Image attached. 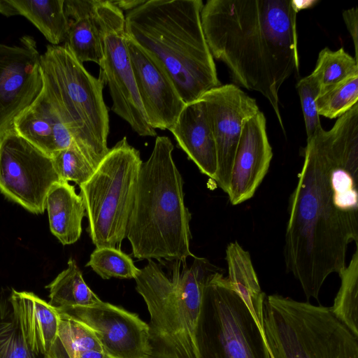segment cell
Here are the masks:
<instances>
[{
    "mask_svg": "<svg viewBox=\"0 0 358 358\" xmlns=\"http://www.w3.org/2000/svg\"><path fill=\"white\" fill-rule=\"evenodd\" d=\"M304 160L288 206L284 259L308 300H318L332 273L358 245V103L329 130L307 139Z\"/></svg>",
    "mask_w": 358,
    "mask_h": 358,
    "instance_id": "cell-1",
    "label": "cell"
},
{
    "mask_svg": "<svg viewBox=\"0 0 358 358\" xmlns=\"http://www.w3.org/2000/svg\"><path fill=\"white\" fill-rule=\"evenodd\" d=\"M297 13L291 0H208L201 11L213 57L234 83L265 96L284 132L279 91L299 71Z\"/></svg>",
    "mask_w": 358,
    "mask_h": 358,
    "instance_id": "cell-2",
    "label": "cell"
},
{
    "mask_svg": "<svg viewBox=\"0 0 358 358\" xmlns=\"http://www.w3.org/2000/svg\"><path fill=\"white\" fill-rule=\"evenodd\" d=\"M201 0H145L124 15L127 36L155 57L185 103L221 85L203 31Z\"/></svg>",
    "mask_w": 358,
    "mask_h": 358,
    "instance_id": "cell-3",
    "label": "cell"
},
{
    "mask_svg": "<svg viewBox=\"0 0 358 358\" xmlns=\"http://www.w3.org/2000/svg\"><path fill=\"white\" fill-rule=\"evenodd\" d=\"M167 136H157L142 163L126 238L139 259L173 261L193 257L192 215L184 201L183 180Z\"/></svg>",
    "mask_w": 358,
    "mask_h": 358,
    "instance_id": "cell-4",
    "label": "cell"
},
{
    "mask_svg": "<svg viewBox=\"0 0 358 358\" xmlns=\"http://www.w3.org/2000/svg\"><path fill=\"white\" fill-rule=\"evenodd\" d=\"M192 259H149L134 278L150 314V358H198L196 329L203 289L222 270L204 257Z\"/></svg>",
    "mask_w": 358,
    "mask_h": 358,
    "instance_id": "cell-5",
    "label": "cell"
},
{
    "mask_svg": "<svg viewBox=\"0 0 358 358\" xmlns=\"http://www.w3.org/2000/svg\"><path fill=\"white\" fill-rule=\"evenodd\" d=\"M43 90L96 169L108 153V110L104 83L92 76L65 45H48L41 55Z\"/></svg>",
    "mask_w": 358,
    "mask_h": 358,
    "instance_id": "cell-6",
    "label": "cell"
},
{
    "mask_svg": "<svg viewBox=\"0 0 358 358\" xmlns=\"http://www.w3.org/2000/svg\"><path fill=\"white\" fill-rule=\"evenodd\" d=\"M262 323L271 358H358V337L329 307L266 295Z\"/></svg>",
    "mask_w": 358,
    "mask_h": 358,
    "instance_id": "cell-7",
    "label": "cell"
},
{
    "mask_svg": "<svg viewBox=\"0 0 358 358\" xmlns=\"http://www.w3.org/2000/svg\"><path fill=\"white\" fill-rule=\"evenodd\" d=\"M140 152L126 136L99 162L91 177L80 187L87 232L96 248L120 249L127 236L138 174Z\"/></svg>",
    "mask_w": 358,
    "mask_h": 358,
    "instance_id": "cell-8",
    "label": "cell"
},
{
    "mask_svg": "<svg viewBox=\"0 0 358 358\" xmlns=\"http://www.w3.org/2000/svg\"><path fill=\"white\" fill-rule=\"evenodd\" d=\"M196 344L198 358H271L261 327L222 271L203 287Z\"/></svg>",
    "mask_w": 358,
    "mask_h": 358,
    "instance_id": "cell-9",
    "label": "cell"
},
{
    "mask_svg": "<svg viewBox=\"0 0 358 358\" xmlns=\"http://www.w3.org/2000/svg\"><path fill=\"white\" fill-rule=\"evenodd\" d=\"M102 59L99 78L108 84L112 110L141 136H155L146 119L136 85L126 43L124 15L111 1H96Z\"/></svg>",
    "mask_w": 358,
    "mask_h": 358,
    "instance_id": "cell-10",
    "label": "cell"
},
{
    "mask_svg": "<svg viewBox=\"0 0 358 358\" xmlns=\"http://www.w3.org/2000/svg\"><path fill=\"white\" fill-rule=\"evenodd\" d=\"M59 181L52 159L13 129L0 138V192L7 199L43 213L48 194Z\"/></svg>",
    "mask_w": 358,
    "mask_h": 358,
    "instance_id": "cell-11",
    "label": "cell"
},
{
    "mask_svg": "<svg viewBox=\"0 0 358 358\" xmlns=\"http://www.w3.org/2000/svg\"><path fill=\"white\" fill-rule=\"evenodd\" d=\"M41 54L35 39L23 36L17 43H0V138L13 129L15 118L43 88Z\"/></svg>",
    "mask_w": 358,
    "mask_h": 358,
    "instance_id": "cell-12",
    "label": "cell"
},
{
    "mask_svg": "<svg viewBox=\"0 0 358 358\" xmlns=\"http://www.w3.org/2000/svg\"><path fill=\"white\" fill-rule=\"evenodd\" d=\"M57 310L89 327L109 358L150 357L149 327L137 314L103 301Z\"/></svg>",
    "mask_w": 358,
    "mask_h": 358,
    "instance_id": "cell-13",
    "label": "cell"
},
{
    "mask_svg": "<svg viewBox=\"0 0 358 358\" xmlns=\"http://www.w3.org/2000/svg\"><path fill=\"white\" fill-rule=\"evenodd\" d=\"M216 144L217 169L215 182L227 192L244 123L259 110L255 99L237 85H221L203 94Z\"/></svg>",
    "mask_w": 358,
    "mask_h": 358,
    "instance_id": "cell-14",
    "label": "cell"
},
{
    "mask_svg": "<svg viewBox=\"0 0 358 358\" xmlns=\"http://www.w3.org/2000/svg\"><path fill=\"white\" fill-rule=\"evenodd\" d=\"M136 85L148 122L154 129H170L185 103L164 66L126 34Z\"/></svg>",
    "mask_w": 358,
    "mask_h": 358,
    "instance_id": "cell-15",
    "label": "cell"
},
{
    "mask_svg": "<svg viewBox=\"0 0 358 358\" xmlns=\"http://www.w3.org/2000/svg\"><path fill=\"white\" fill-rule=\"evenodd\" d=\"M266 123L259 110L243 127L226 192L234 206L254 196L269 169L273 152Z\"/></svg>",
    "mask_w": 358,
    "mask_h": 358,
    "instance_id": "cell-16",
    "label": "cell"
},
{
    "mask_svg": "<svg viewBox=\"0 0 358 358\" xmlns=\"http://www.w3.org/2000/svg\"><path fill=\"white\" fill-rule=\"evenodd\" d=\"M169 131L199 171L215 180L217 169L216 144L204 102L199 99L185 103Z\"/></svg>",
    "mask_w": 358,
    "mask_h": 358,
    "instance_id": "cell-17",
    "label": "cell"
},
{
    "mask_svg": "<svg viewBox=\"0 0 358 358\" xmlns=\"http://www.w3.org/2000/svg\"><path fill=\"white\" fill-rule=\"evenodd\" d=\"M15 133L50 158L73 143V136L44 90L14 120Z\"/></svg>",
    "mask_w": 358,
    "mask_h": 358,
    "instance_id": "cell-18",
    "label": "cell"
},
{
    "mask_svg": "<svg viewBox=\"0 0 358 358\" xmlns=\"http://www.w3.org/2000/svg\"><path fill=\"white\" fill-rule=\"evenodd\" d=\"M9 299L29 348L45 356L56 337L59 313L32 292L13 289Z\"/></svg>",
    "mask_w": 358,
    "mask_h": 358,
    "instance_id": "cell-19",
    "label": "cell"
},
{
    "mask_svg": "<svg viewBox=\"0 0 358 358\" xmlns=\"http://www.w3.org/2000/svg\"><path fill=\"white\" fill-rule=\"evenodd\" d=\"M95 1L65 0L64 10L69 20V31L64 44L80 63L93 62L99 66L102 50Z\"/></svg>",
    "mask_w": 358,
    "mask_h": 358,
    "instance_id": "cell-20",
    "label": "cell"
},
{
    "mask_svg": "<svg viewBox=\"0 0 358 358\" xmlns=\"http://www.w3.org/2000/svg\"><path fill=\"white\" fill-rule=\"evenodd\" d=\"M50 229L63 245L76 243L82 234V222L86 216L82 196L69 182L60 180L49 191L45 201Z\"/></svg>",
    "mask_w": 358,
    "mask_h": 358,
    "instance_id": "cell-21",
    "label": "cell"
},
{
    "mask_svg": "<svg viewBox=\"0 0 358 358\" xmlns=\"http://www.w3.org/2000/svg\"><path fill=\"white\" fill-rule=\"evenodd\" d=\"M65 0H0V13L22 15L31 22L52 45L65 42L69 20Z\"/></svg>",
    "mask_w": 358,
    "mask_h": 358,
    "instance_id": "cell-22",
    "label": "cell"
},
{
    "mask_svg": "<svg viewBox=\"0 0 358 358\" xmlns=\"http://www.w3.org/2000/svg\"><path fill=\"white\" fill-rule=\"evenodd\" d=\"M225 259L228 280L242 296L262 328V312L266 294L262 291L249 252L237 241L232 242L227 247Z\"/></svg>",
    "mask_w": 358,
    "mask_h": 358,
    "instance_id": "cell-23",
    "label": "cell"
},
{
    "mask_svg": "<svg viewBox=\"0 0 358 358\" xmlns=\"http://www.w3.org/2000/svg\"><path fill=\"white\" fill-rule=\"evenodd\" d=\"M67 268L62 271L46 288L48 302L57 310L74 306H92L101 301L85 282L74 259L70 258Z\"/></svg>",
    "mask_w": 358,
    "mask_h": 358,
    "instance_id": "cell-24",
    "label": "cell"
},
{
    "mask_svg": "<svg viewBox=\"0 0 358 358\" xmlns=\"http://www.w3.org/2000/svg\"><path fill=\"white\" fill-rule=\"evenodd\" d=\"M59 314L58 331L45 358H78L87 350L103 351L89 327L64 313Z\"/></svg>",
    "mask_w": 358,
    "mask_h": 358,
    "instance_id": "cell-25",
    "label": "cell"
},
{
    "mask_svg": "<svg viewBox=\"0 0 358 358\" xmlns=\"http://www.w3.org/2000/svg\"><path fill=\"white\" fill-rule=\"evenodd\" d=\"M341 285L330 307L335 317L358 337V248L338 274Z\"/></svg>",
    "mask_w": 358,
    "mask_h": 358,
    "instance_id": "cell-26",
    "label": "cell"
},
{
    "mask_svg": "<svg viewBox=\"0 0 358 358\" xmlns=\"http://www.w3.org/2000/svg\"><path fill=\"white\" fill-rule=\"evenodd\" d=\"M0 358H45L27 343L9 296L0 293Z\"/></svg>",
    "mask_w": 358,
    "mask_h": 358,
    "instance_id": "cell-27",
    "label": "cell"
},
{
    "mask_svg": "<svg viewBox=\"0 0 358 358\" xmlns=\"http://www.w3.org/2000/svg\"><path fill=\"white\" fill-rule=\"evenodd\" d=\"M311 74L317 81L321 93L349 76L358 74V62L343 48L335 51L325 48L320 52Z\"/></svg>",
    "mask_w": 358,
    "mask_h": 358,
    "instance_id": "cell-28",
    "label": "cell"
},
{
    "mask_svg": "<svg viewBox=\"0 0 358 358\" xmlns=\"http://www.w3.org/2000/svg\"><path fill=\"white\" fill-rule=\"evenodd\" d=\"M357 101L358 74H356L320 93L315 103L319 115L334 119L345 114Z\"/></svg>",
    "mask_w": 358,
    "mask_h": 358,
    "instance_id": "cell-29",
    "label": "cell"
},
{
    "mask_svg": "<svg viewBox=\"0 0 358 358\" xmlns=\"http://www.w3.org/2000/svg\"><path fill=\"white\" fill-rule=\"evenodd\" d=\"M86 266L101 278L134 279L138 273L132 259L120 249L110 247L96 248Z\"/></svg>",
    "mask_w": 358,
    "mask_h": 358,
    "instance_id": "cell-30",
    "label": "cell"
},
{
    "mask_svg": "<svg viewBox=\"0 0 358 358\" xmlns=\"http://www.w3.org/2000/svg\"><path fill=\"white\" fill-rule=\"evenodd\" d=\"M51 159L60 180L73 181L79 186L87 181L95 170L74 141L70 147L57 152Z\"/></svg>",
    "mask_w": 358,
    "mask_h": 358,
    "instance_id": "cell-31",
    "label": "cell"
},
{
    "mask_svg": "<svg viewBox=\"0 0 358 358\" xmlns=\"http://www.w3.org/2000/svg\"><path fill=\"white\" fill-rule=\"evenodd\" d=\"M296 89L304 117L307 139H308L321 125L315 103L320 87L315 77L310 74L298 81Z\"/></svg>",
    "mask_w": 358,
    "mask_h": 358,
    "instance_id": "cell-32",
    "label": "cell"
},
{
    "mask_svg": "<svg viewBox=\"0 0 358 358\" xmlns=\"http://www.w3.org/2000/svg\"><path fill=\"white\" fill-rule=\"evenodd\" d=\"M358 10L354 7L345 10L343 13V17L346 27L351 35L355 47V59H358Z\"/></svg>",
    "mask_w": 358,
    "mask_h": 358,
    "instance_id": "cell-33",
    "label": "cell"
},
{
    "mask_svg": "<svg viewBox=\"0 0 358 358\" xmlns=\"http://www.w3.org/2000/svg\"><path fill=\"white\" fill-rule=\"evenodd\" d=\"M145 0H120L111 1V2L122 12H127L136 8L145 2Z\"/></svg>",
    "mask_w": 358,
    "mask_h": 358,
    "instance_id": "cell-34",
    "label": "cell"
},
{
    "mask_svg": "<svg viewBox=\"0 0 358 358\" xmlns=\"http://www.w3.org/2000/svg\"><path fill=\"white\" fill-rule=\"evenodd\" d=\"M78 358H109L103 351L87 350L84 352Z\"/></svg>",
    "mask_w": 358,
    "mask_h": 358,
    "instance_id": "cell-35",
    "label": "cell"
}]
</instances>
